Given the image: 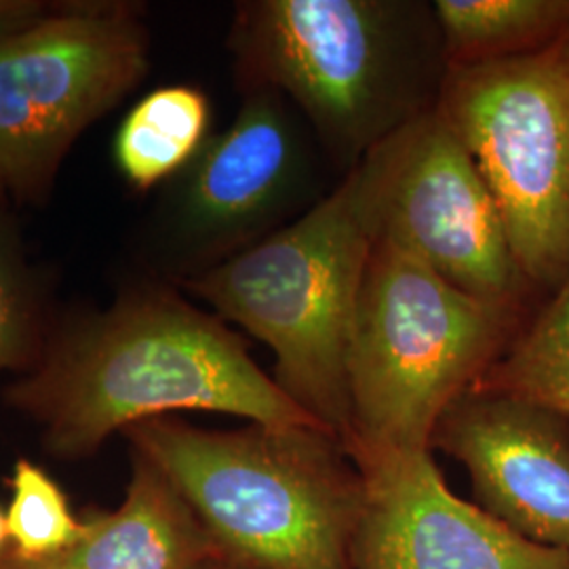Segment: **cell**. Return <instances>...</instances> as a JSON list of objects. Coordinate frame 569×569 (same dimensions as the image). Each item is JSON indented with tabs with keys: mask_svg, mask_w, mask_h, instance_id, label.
<instances>
[{
	"mask_svg": "<svg viewBox=\"0 0 569 569\" xmlns=\"http://www.w3.org/2000/svg\"><path fill=\"white\" fill-rule=\"evenodd\" d=\"M2 397L41 428L42 448L60 460L89 458L114 432L178 411L326 428L258 367L226 321L159 279L53 323L41 361Z\"/></svg>",
	"mask_w": 569,
	"mask_h": 569,
	"instance_id": "cell-1",
	"label": "cell"
},
{
	"mask_svg": "<svg viewBox=\"0 0 569 569\" xmlns=\"http://www.w3.org/2000/svg\"><path fill=\"white\" fill-rule=\"evenodd\" d=\"M228 49L241 93H281L342 176L437 108L449 68L420 0H247Z\"/></svg>",
	"mask_w": 569,
	"mask_h": 569,
	"instance_id": "cell-2",
	"label": "cell"
},
{
	"mask_svg": "<svg viewBox=\"0 0 569 569\" xmlns=\"http://www.w3.org/2000/svg\"><path fill=\"white\" fill-rule=\"evenodd\" d=\"M122 435L182 491L226 559L253 569H352L366 479L327 428L207 430L164 416Z\"/></svg>",
	"mask_w": 569,
	"mask_h": 569,
	"instance_id": "cell-3",
	"label": "cell"
},
{
	"mask_svg": "<svg viewBox=\"0 0 569 569\" xmlns=\"http://www.w3.org/2000/svg\"><path fill=\"white\" fill-rule=\"evenodd\" d=\"M376 243L357 169L296 222L180 284L274 355V382L331 430L350 437L348 346Z\"/></svg>",
	"mask_w": 569,
	"mask_h": 569,
	"instance_id": "cell-4",
	"label": "cell"
},
{
	"mask_svg": "<svg viewBox=\"0 0 569 569\" xmlns=\"http://www.w3.org/2000/svg\"><path fill=\"white\" fill-rule=\"evenodd\" d=\"M531 315L475 298L376 239L348 346L355 451H432L435 428Z\"/></svg>",
	"mask_w": 569,
	"mask_h": 569,
	"instance_id": "cell-5",
	"label": "cell"
},
{
	"mask_svg": "<svg viewBox=\"0 0 569 569\" xmlns=\"http://www.w3.org/2000/svg\"><path fill=\"white\" fill-rule=\"evenodd\" d=\"M437 112L488 183L521 274L547 300L569 279V32L528 56L449 66Z\"/></svg>",
	"mask_w": 569,
	"mask_h": 569,
	"instance_id": "cell-6",
	"label": "cell"
},
{
	"mask_svg": "<svg viewBox=\"0 0 569 569\" xmlns=\"http://www.w3.org/2000/svg\"><path fill=\"white\" fill-rule=\"evenodd\" d=\"M143 9L122 0L58 2L0 39V207L44 204L72 146L142 84Z\"/></svg>",
	"mask_w": 569,
	"mask_h": 569,
	"instance_id": "cell-7",
	"label": "cell"
},
{
	"mask_svg": "<svg viewBox=\"0 0 569 569\" xmlns=\"http://www.w3.org/2000/svg\"><path fill=\"white\" fill-rule=\"evenodd\" d=\"M321 152L281 93L244 91L234 121L164 183L143 232L146 264L159 281L182 284L296 222L329 194Z\"/></svg>",
	"mask_w": 569,
	"mask_h": 569,
	"instance_id": "cell-8",
	"label": "cell"
},
{
	"mask_svg": "<svg viewBox=\"0 0 569 569\" xmlns=\"http://www.w3.org/2000/svg\"><path fill=\"white\" fill-rule=\"evenodd\" d=\"M376 239L397 244L475 298L529 312L500 211L465 143L430 110L355 167Z\"/></svg>",
	"mask_w": 569,
	"mask_h": 569,
	"instance_id": "cell-9",
	"label": "cell"
},
{
	"mask_svg": "<svg viewBox=\"0 0 569 569\" xmlns=\"http://www.w3.org/2000/svg\"><path fill=\"white\" fill-rule=\"evenodd\" d=\"M366 507L352 569H569L568 550L529 542L458 498L432 451H355Z\"/></svg>",
	"mask_w": 569,
	"mask_h": 569,
	"instance_id": "cell-10",
	"label": "cell"
},
{
	"mask_svg": "<svg viewBox=\"0 0 569 569\" xmlns=\"http://www.w3.org/2000/svg\"><path fill=\"white\" fill-rule=\"evenodd\" d=\"M430 448L470 477L475 505L529 542L569 552V418L536 401L470 390Z\"/></svg>",
	"mask_w": 569,
	"mask_h": 569,
	"instance_id": "cell-11",
	"label": "cell"
},
{
	"mask_svg": "<svg viewBox=\"0 0 569 569\" xmlns=\"http://www.w3.org/2000/svg\"><path fill=\"white\" fill-rule=\"evenodd\" d=\"M84 521L81 542L56 559L61 569H207L224 557L182 491L138 449L121 507Z\"/></svg>",
	"mask_w": 569,
	"mask_h": 569,
	"instance_id": "cell-12",
	"label": "cell"
},
{
	"mask_svg": "<svg viewBox=\"0 0 569 569\" xmlns=\"http://www.w3.org/2000/svg\"><path fill=\"white\" fill-rule=\"evenodd\" d=\"M211 138V103L190 84L150 91L122 119L114 136V163L138 192L178 178Z\"/></svg>",
	"mask_w": 569,
	"mask_h": 569,
	"instance_id": "cell-13",
	"label": "cell"
},
{
	"mask_svg": "<svg viewBox=\"0 0 569 569\" xmlns=\"http://www.w3.org/2000/svg\"><path fill=\"white\" fill-rule=\"evenodd\" d=\"M432 13L449 66L528 56L569 32V0H437Z\"/></svg>",
	"mask_w": 569,
	"mask_h": 569,
	"instance_id": "cell-14",
	"label": "cell"
},
{
	"mask_svg": "<svg viewBox=\"0 0 569 569\" xmlns=\"http://www.w3.org/2000/svg\"><path fill=\"white\" fill-rule=\"evenodd\" d=\"M472 390L529 399L569 418V279L531 312Z\"/></svg>",
	"mask_w": 569,
	"mask_h": 569,
	"instance_id": "cell-15",
	"label": "cell"
},
{
	"mask_svg": "<svg viewBox=\"0 0 569 569\" xmlns=\"http://www.w3.org/2000/svg\"><path fill=\"white\" fill-rule=\"evenodd\" d=\"M53 329L47 281L30 264L16 216L0 207V373H28Z\"/></svg>",
	"mask_w": 569,
	"mask_h": 569,
	"instance_id": "cell-16",
	"label": "cell"
},
{
	"mask_svg": "<svg viewBox=\"0 0 569 569\" xmlns=\"http://www.w3.org/2000/svg\"><path fill=\"white\" fill-rule=\"evenodd\" d=\"M7 486L11 489L7 507L9 549L21 559L53 561L84 538L87 521L79 519L66 491L44 468L18 458Z\"/></svg>",
	"mask_w": 569,
	"mask_h": 569,
	"instance_id": "cell-17",
	"label": "cell"
},
{
	"mask_svg": "<svg viewBox=\"0 0 569 569\" xmlns=\"http://www.w3.org/2000/svg\"><path fill=\"white\" fill-rule=\"evenodd\" d=\"M56 4L47 0H0V39L42 20Z\"/></svg>",
	"mask_w": 569,
	"mask_h": 569,
	"instance_id": "cell-18",
	"label": "cell"
},
{
	"mask_svg": "<svg viewBox=\"0 0 569 569\" xmlns=\"http://www.w3.org/2000/svg\"><path fill=\"white\" fill-rule=\"evenodd\" d=\"M0 569H61L56 559L53 561H28L21 559L20 555H16L9 549L0 557Z\"/></svg>",
	"mask_w": 569,
	"mask_h": 569,
	"instance_id": "cell-19",
	"label": "cell"
},
{
	"mask_svg": "<svg viewBox=\"0 0 569 569\" xmlns=\"http://www.w3.org/2000/svg\"><path fill=\"white\" fill-rule=\"evenodd\" d=\"M9 526H7V510L0 509V557L9 550Z\"/></svg>",
	"mask_w": 569,
	"mask_h": 569,
	"instance_id": "cell-20",
	"label": "cell"
},
{
	"mask_svg": "<svg viewBox=\"0 0 569 569\" xmlns=\"http://www.w3.org/2000/svg\"><path fill=\"white\" fill-rule=\"evenodd\" d=\"M207 569H253L247 568L243 563H237V561H232V559H226V557H220V559H216L211 566Z\"/></svg>",
	"mask_w": 569,
	"mask_h": 569,
	"instance_id": "cell-21",
	"label": "cell"
}]
</instances>
